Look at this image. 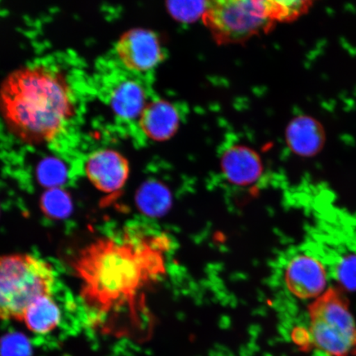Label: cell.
Returning <instances> with one entry per match:
<instances>
[{
  "mask_svg": "<svg viewBox=\"0 0 356 356\" xmlns=\"http://www.w3.org/2000/svg\"><path fill=\"white\" fill-rule=\"evenodd\" d=\"M340 278L345 286L356 288V259L350 258L342 264L340 270Z\"/></svg>",
  "mask_w": 356,
  "mask_h": 356,
  "instance_id": "20",
  "label": "cell"
},
{
  "mask_svg": "<svg viewBox=\"0 0 356 356\" xmlns=\"http://www.w3.org/2000/svg\"><path fill=\"white\" fill-rule=\"evenodd\" d=\"M75 113L69 80L53 67L22 66L0 84V115L8 131L22 143H50Z\"/></svg>",
  "mask_w": 356,
  "mask_h": 356,
  "instance_id": "2",
  "label": "cell"
},
{
  "mask_svg": "<svg viewBox=\"0 0 356 356\" xmlns=\"http://www.w3.org/2000/svg\"><path fill=\"white\" fill-rule=\"evenodd\" d=\"M115 52L127 69L140 73L152 70L165 58L158 35L142 28L124 33L115 44Z\"/></svg>",
  "mask_w": 356,
  "mask_h": 356,
  "instance_id": "6",
  "label": "cell"
},
{
  "mask_svg": "<svg viewBox=\"0 0 356 356\" xmlns=\"http://www.w3.org/2000/svg\"><path fill=\"white\" fill-rule=\"evenodd\" d=\"M210 1H168L167 10L173 19L184 24H191L202 19Z\"/></svg>",
  "mask_w": 356,
  "mask_h": 356,
  "instance_id": "16",
  "label": "cell"
},
{
  "mask_svg": "<svg viewBox=\"0 0 356 356\" xmlns=\"http://www.w3.org/2000/svg\"><path fill=\"white\" fill-rule=\"evenodd\" d=\"M286 137L289 148L302 157L318 154L326 139L322 124L307 115L292 120L286 129Z\"/></svg>",
  "mask_w": 356,
  "mask_h": 356,
  "instance_id": "11",
  "label": "cell"
},
{
  "mask_svg": "<svg viewBox=\"0 0 356 356\" xmlns=\"http://www.w3.org/2000/svg\"><path fill=\"white\" fill-rule=\"evenodd\" d=\"M163 244L161 238L127 232L97 238L79 252L73 269L95 326L111 327L123 314L138 318L142 291L163 273Z\"/></svg>",
  "mask_w": 356,
  "mask_h": 356,
  "instance_id": "1",
  "label": "cell"
},
{
  "mask_svg": "<svg viewBox=\"0 0 356 356\" xmlns=\"http://www.w3.org/2000/svg\"><path fill=\"white\" fill-rule=\"evenodd\" d=\"M284 280L293 296L308 300L322 296L327 286V273L316 258L300 255L289 261Z\"/></svg>",
  "mask_w": 356,
  "mask_h": 356,
  "instance_id": "8",
  "label": "cell"
},
{
  "mask_svg": "<svg viewBox=\"0 0 356 356\" xmlns=\"http://www.w3.org/2000/svg\"><path fill=\"white\" fill-rule=\"evenodd\" d=\"M86 173L95 188L104 193H115L126 185L130 175V163L117 150L99 149L88 156Z\"/></svg>",
  "mask_w": 356,
  "mask_h": 356,
  "instance_id": "7",
  "label": "cell"
},
{
  "mask_svg": "<svg viewBox=\"0 0 356 356\" xmlns=\"http://www.w3.org/2000/svg\"><path fill=\"white\" fill-rule=\"evenodd\" d=\"M309 1H273L270 0L271 10L275 22L296 20L309 10Z\"/></svg>",
  "mask_w": 356,
  "mask_h": 356,
  "instance_id": "18",
  "label": "cell"
},
{
  "mask_svg": "<svg viewBox=\"0 0 356 356\" xmlns=\"http://www.w3.org/2000/svg\"><path fill=\"white\" fill-rule=\"evenodd\" d=\"M56 282L53 266L29 253L0 257V320L22 321L31 305L52 296Z\"/></svg>",
  "mask_w": 356,
  "mask_h": 356,
  "instance_id": "3",
  "label": "cell"
},
{
  "mask_svg": "<svg viewBox=\"0 0 356 356\" xmlns=\"http://www.w3.org/2000/svg\"><path fill=\"white\" fill-rule=\"evenodd\" d=\"M26 345L19 337H12L10 341L4 339L1 344V353L3 356H19L26 353Z\"/></svg>",
  "mask_w": 356,
  "mask_h": 356,
  "instance_id": "19",
  "label": "cell"
},
{
  "mask_svg": "<svg viewBox=\"0 0 356 356\" xmlns=\"http://www.w3.org/2000/svg\"><path fill=\"white\" fill-rule=\"evenodd\" d=\"M204 24L219 43H237L268 32L274 24L270 0L211 1Z\"/></svg>",
  "mask_w": 356,
  "mask_h": 356,
  "instance_id": "5",
  "label": "cell"
},
{
  "mask_svg": "<svg viewBox=\"0 0 356 356\" xmlns=\"http://www.w3.org/2000/svg\"><path fill=\"white\" fill-rule=\"evenodd\" d=\"M37 176L39 184L47 189L61 188L67 178V170L59 159L49 158L40 163Z\"/></svg>",
  "mask_w": 356,
  "mask_h": 356,
  "instance_id": "17",
  "label": "cell"
},
{
  "mask_svg": "<svg viewBox=\"0 0 356 356\" xmlns=\"http://www.w3.org/2000/svg\"><path fill=\"white\" fill-rule=\"evenodd\" d=\"M40 208L50 219L64 220L72 213L73 200L63 188L47 189L40 199Z\"/></svg>",
  "mask_w": 356,
  "mask_h": 356,
  "instance_id": "15",
  "label": "cell"
},
{
  "mask_svg": "<svg viewBox=\"0 0 356 356\" xmlns=\"http://www.w3.org/2000/svg\"><path fill=\"white\" fill-rule=\"evenodd\" d=\"M309 339L331 356L356 355V323L339 289L330 288L309 306Z\"/></svg>",
  "mask_w": 356,
  "mask_h": 356,
  "instance_id": "4",
  "label": "cell"
},
{
  "mask_svg": "<svg viewBox=\"0 0 356 356\" xmlns=\"http://www.w3.org/2000/svg\"><path fill=\"white\" fill-rule=\"evenodd\" d=\"M61 311L52 296L39 298L31 305L24 314V322L26 328L35 334L50 333L59 326Z\"/></svg>",
  "mask_w": 356,
  "mask_h": 356,
  "instance_id": "13",
  "label": "cell"
},
{
  "mask_svg": "<svg viewBox=\"0 0 356 356\" xmlns=\"http://www.w3.org/2000/svg\"><path fill=\"white\" fill-rule=\"evenodd\" d=\"M149 102L144 86L133 79L119 83L111 92L110 97L113 113L124 121L140 119Z\"/></svg>",
  "mask_w": 356,
  "mask_h": 356,
  "instance_id": "12",
  "label": "cell"
},
{
  "mask_svg": "<svg viewBox=\"0 0 356 356\" xmlns=\"http://www.w3.org/2000/svg\"><path fill=\"white\" fill-rule=\"evenodd\" d=\"M221 168L227 179L237 186L254 184L264 171L259 155L244 145H234L221 158Z\"/></svg>",
  "mask_w": 356,
  "mask_h": 356,
  "instance_id": "10",
  "label": "cell"
},
{
  "mask_svg": "<svg viewBox=\"0 0 356 356\" xmlns=\"http://www.w3.org/2000/svg\"><path fill=\"white\" fill-rule=\"evenodd\" d=\"M181 115L172 102L157 99L149 102L139 119V126L147 138L165 141L175 135L179 128Z\"/></svg>",
  "mask_w": 356,
  "mask_h": 356,
  "instance_id": "9",
  "label": "cell"
},
{
  "mask_svg": "<svg viewBox=\"0 0 356 356\" xmlns=\"http://www.w3.org/2000/svg\"><path fill=\"white\" fill-rule=\"evenodd\" d=\"M136 204L140 211L151 217L165 215L172 204L170 191L165 186L155 181L142 185L136 194Z\"/></svg>",
  "mask_w": 356,
  "mask_h": 356,
  "instance_id": "14",
  "label": "cell"
}]
</instances>
